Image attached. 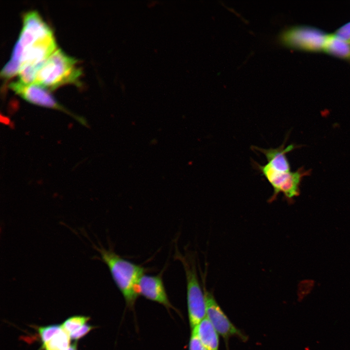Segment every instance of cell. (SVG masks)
I'll use <instances>...</instances> for the list:
<instances>
[{
	"instance_id": "obj_1",
	"label": "cell",
	"mask_w": 350,
	"mask_h": 350,
	"mask_svg": "<svg viewBox=\"0 0 350 350\" xmlns=\"http://www.w3.org/2000/svg\"><path fill=\"white\" fill-rule=\"evenodd\" d=\"M100 254L101 260L106 265L112 279L122 293L128 307H134L138 297L137 285L145 269L123 258L110 248L92 243Z\"/></svg>"
},
{
	"instance_id": "obj_2",
	"label": "cell",
	"mask_w": 350,
	"mask_h": 350,
	"mask_svg": "<svg viewBox=\"0 0 350 350\" xmlns=\"http://www.w3.org/2000/svg\"><path fill=\"white\" fill-rule=\"evenodd\" d=\"M77 63V59L57 49L38 71L34 83L51 89L67 84L78 85L82 70Z\"/></svg>"
},
{
	"instance_id": "obj_3",
	"label": "cell",
	"mask_w": 350,
	"mask_h": 350,
	"mask_svg": "<svg viewBox=\"0 0 350 350\" xmlns=\"http://www.w3.org/2000/svg\"><path fill=\"white\" fill-rule=\"evenodd\" d=\"M175 257L181 262L185 272L188 318L192 330L206 317L204 293L198 280L194 257L191 253L184 255L178 251Z\"/></svg>"
},
{
	"instance_id": "obj_4",
	"label": "cell",
	"mask_w": 350,
	"mask_h": 350,
	"mask_svg": "<svg viewBox=\"0 0 350 350\" xmlns=\"http://www.w3.org/2000/svg\"><path fill=\"white\" fill-rule=\"evenodd\" d=\"M328 35L315 27L298 26L281 32L279 40L281 44L288 48L315 52L323 50Z\"/></svg>"
},
{
	"instance_id": "obj_5",
	"label": "cell",
	"mask_w": 350,
	"mask_h": 350,
	"mask_svg": "<svg viewBox=\"0 0 350 350\" xmlns=\"http://www.w3.org/2000/svg\"><path fill=\"white\" fill-rule=\"evenodd\" d=\"M254 167L260 171L273 188V193L268 202L275 200L280 193L291 200L299 194L301 180L307 172L299 169L295 172H280L272 169L267 164L262 165L253 161Z\"/></svg>"
},
{
	"instance_id": "obj_6",
	"label": "cell",
	"mask_w": 350,
	"mask_h": 350,
	"mask_svg": "<svg viewBox=\"0 0 350 350\" xmlns=\"http://www.w3.org/2000/svg\"><path fill=\"white\" fill-rule=\"evenodd\" d=\"M53 34L51 28L35 11H30L23 17V27L13 49L10 60L20 64L23 50L38 39Z\"/></svg>"
},
{
	"instance_id": "obj_7",
	"label": "cell",
	"mask_w": 350,
	"mask_h": 350,
	"mask_svg": "<svg viewBox=\"0 0 350 350\" xmlns=\"http://www.w3.org/2000/svg\"><path fill=\"white\" fill-rule=\"evenodd\" d=\"M203 291L206 303V318L209 320L219 335L228 343L229 339L236 337L243 341H245L247 338L229 320L223 311L214 296L208 291L204 284Z\"/></svg>"
},
{
	"instance_id": "obj_8",
	"label": "cell",
	"mask_w": 350,
	"mask_h": 350,
	"mask_svg": "<svg viewBox=\"0 0 350 350\" xmlns=\"http://www.w3.org/2000/svg\"><path fill=\"white\" fill-rule=\"evenodd\" d=\"M9 87L24 99L32 104L67 112L43 87L35 83L25 84L19 81L10 83Z\"/></svg>"
},
{
	"instance_id": "obj_9",
	"label": "cell",
	"mask_w": 350,
	"mask_h": 350,
	"mask_svg": "<svg viewBox=\"0 0 350 350\" xmlns=\"http://www.w3.org/2000/svg\"><path fill=\"white\" fill-rule=\"evenodd\" d=\"M137 292L139 296L158 303L168 310H176L169 300L161 273L155 276L143 274L139 280Z\"/></svg>"
},
{
	"instance_id": "obj_10",
	"label": "cell",
	"mask_w": 350,
	"mask_h": 350,
	"mask_svg": "<svg viewBox=\"0 0 350 350\" xmlns=\"http://www.w3.org/2000/svg\"><path fill=\"white\" fill-rule=\"evenodd\" d=\"M284 143L276 148L263 149L252 146V149L262 153L266 158V163L274 170L280 172H290V166L286 154L292 151L295 146L293 144L285 147Z\"/></svg>"
},
{
	"instance_id": "obj_11",
	"label": "cell",
	"mask_w": 350,
	"mask_h": 350,
	"mask_svg": "<svg viewBox=\"0 0 350 350\" xmlns=\"http://www.w3.org/2000/svg\"><path fill=\"white\" fill-rule=\"evenodd\" d=\"M192 330L205 350H219V335L206 317Z\"/></svg>"
},
{
	"instance_id": "obj_12",
	"label": "cell",
	"mask_w": 350,
	"mask_h": 350,
	"mask_svg": "<svg viewBox=\"0 0 350 350\" xmlns=\"http://www.w3.org/2000/svg\"><path fill=\"white\" fill-rule=\"evenodd\" d=\"M323 51L331 55L350 61V45L334 35H328Z\"/></svg>"
},
{
	"instance_id": "obj_13",
	"label": "cell",
	"mask_w": 350,
	"mask_h": 350,
	"mask_svg": "<svg viewBox=\"0 0 350 350\" xmlns=\"http://www.w3.org/2000/svg\"><path fill=\"white\" fill-rule=\"evenodd\" d=\"M70 338L68 333L62 330L46 344L42 345L44 350H66L70 346Z\"/></svg>"
},
{
	"instance_id": "obj_14",
	"label": "cell",
	"mask_w": 350,
	"mask_h": 350,
	"mask_svg": "<svg viewBox=\"0 0 350 350\" xmlns=\"http://www.w3.org/2000/svg\"><path fill=\"white\" fill-rule=\"evenodd\" d=\"M90 319L89 316L74 315L67 318L61 325L62 328L70 335Z\"/></svg>"
},
{
	"instance_id": "obj_15",
	"label": "cell",
	"mask_w": 350,
	"mask_h": 350,
	"mask_svg": "<svg viewBox=\"0 0 350 350\" xmlns=\"http://www.w3.org/2000/svg\"><path fill=\"white\" fill-rule=\"evenodd\" d=\"M62 330L61 325L53 324L37 328V331L42 345L48 342L57 333Z\"/></svg>"
},
{
	"instance_id": "obj_16",
	"label": "cell",
	"mask_w": 350,
	"mask_h": 350,
	"mask_svg": "<svg viewBox=\"0 0 350 350\" xmlns=\"http://www.w3.org/2000/svg\"><path fill=\"white\" fill-rule=\"evenodd\" d=\"M95 328V326L86 323L70 335V339L75 341L78 340Z\"/></svg>"
},
{
	"instance_id": "obj_17",
	"label": "cell",
	"mask_w": 350,
	"mask_h": 350,
	"mask_svg": "<svg viewBox=\"0 0 350 350\" xmlns=\"http://www.w3.org/2000/svg\"><path fill=\"white\" fill-rule=\"evenodd\" d=\"M334 35L340 39L350 43V22L337 29Z\"/></svg>"
},
{
	"instance_id": "obj_18",
	"label": "cell",
	"mask_w": 350,
	"mask_h": 350,
	"mask_svg": "<svg viewBox=\"0 0 350 350\" xmlns=\"http://www.w3.org/2000/svg\"><path fill=\"white\" fill-rule=\"evenodd\" d=\"M189 350H205L194 330H191L189 342Z\"/></svg>"
},
{
	"instance_id": "obj_19",
	"label": "cell",
	"mask_w": 350,
	"mask_h": 350,
	"mask_svg": "<svg viewBox=\"0 0 350 350\" xmlns=\"http://www.w3.org/2000/svg\"><path fill=\"white\" fill-rule=\"evenodd\" d=\"M66 350H77V342L70 345L69 348Z\"/></svg>"
}]
</instances>
